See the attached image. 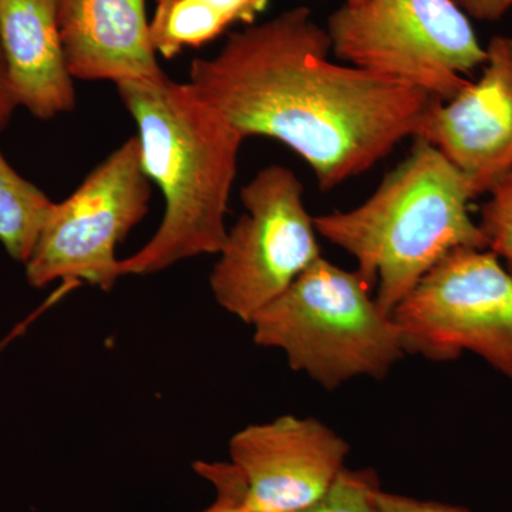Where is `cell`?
I'll return each mask as SVG.
<instances>
[{
  "mask_svg": "<svg viewBox=\"0 0 512 512\" xmlns=\"http://www.w3.org/2000/svg\"><path fill=\"white\" fill-rule=\"evenodd\" d=\"M332 53L441 101L470 83L487 52L454 0H366L329 16Z\"/></svg>",
  "mask_w": 512,
  "mask_h": 512,
  "instance_id": "obj_5",
  "label": "cell"
},
{
  "mask_svg": "<svg viewBox=\"0 0 512 512\" xmlns=\"http://www.w3.org/2000/svg\"><path fill=\"white\" fill-rule=\"evenodd\" d=\"M406 355L431 362L464 352L512 380V275L488 248H460L393 309Z\"/></svg>",
  "mask_w": 512,
  "mask_h": 512,
  "instance_id": "obj_7",
  "label": "cell"
},
{
  "mask_svg": "<svg viewBox=\"0 0 512 512\" xmlns=\"http://www.w3.org/2000/svg\"><path fill=\"white\" fill-rule=\"evenodd\" d=\"M151 180L137 136L124 141L66 198L55 202L25 265L33 288L56 281L109 292L121 278L117 247L150 210Z\"/></svg>",
  "mask_w": 512,
  "mask_h": 512,
  "instance_id": "obj_6",
  "label": "cell"
},
{
  "mask_svg": "<svg viewBox=\"0 0 512 512\" xmlns=\"http://www.w3.org/2000/svg\"><path fill=\"white\" fill-rule=\"evenodd\" d=\"M379 512H471L457 505L437 501L417 500L406 495L386 493L380 488L376 494Z\"/></svg>",
  "mask_w": 512,
  "mask_h": 512,
  "instance_id": "obj_18",
  "label": "cell"
},
{
  "mask_svg": "<svg viewBox=\"0 0 512 512\" xmlns=\"http://www.w3.org/2000/svg\"><path fill=\"white\" fill-rule=\"evenodd\" d=\"M464 175L436 147L416 138L412 153L393 168L372 197L349 211L315 217L319 237L352 255L357 272L392 313L444 256L487 248L471 218Z\"/></svg>",
  "mask_w": 512,
  "mask_h": 512,
  "instance_id": "obj_3",
  "label": "cell"
},
{
  "mask_svg": "<svg viewBox=\"0 0 512 512\" xmlns=\"http://www.w3.org/2000/svg\"><path fill=\"white\" fill-rule=\"evenodd\" d=\"M366 0H345V5L352 6V8H355V6H360L362 3H365Z\"/></svg>",
  "mask_w": 512,
  "mask_h": 512,
  "instance_id": "obj_22",
  "label": "cell"
},
{
  "mask_svg": "<svg viewBox=\"0 0 512 512\" xmlns=\"http://www.w3.org/2000/svg\"><path fill=\"white\" fill-rule=\"evenodd\" d=\"M151 45L165 60L212 42L237 23L254 25L268 0H154Z\"/></svg>",
  "mask_w": 512,
  "mask_h": 512,
  "instance_id": "obj_13",
  "label": "cell"
},
{
  "mask_svg": "<svg viewBox=\"0 0 512 512\" xmlns=\"http://www.w3.org/2000/svg\"><path fill=\"white\" fill-rule=\"evenodd\" d=\"M241 198L245 214L228 229L210 286L218 305L249 325L322 255L303 185L288 167L262 168Z\"/></svg>",
  "mask_w": 512,
  "mask_h": 512,
  "instance_id": "obj_8",
  "label": "cell"
},
{
  "mask_svg": "<svg viewBox=\"0 0 512 512\" xmlns=\"http://www.w3.org/2000/svg\"><path fill=\"white\" fill-rule=\"evenodd\" d=\"M18 110L6 72L5 57H3L2 45H0V131L8 127L13 114Z\"/></svg>",
  "mask_w": 512,
  "mask_h": 512,
  "instance_id": "obj_20",
  "label": "cell"
},
{
  "mask_svg": "<svg viewBox=\"0 0 512 512\" xmlns=\"http://www.w3.org/2000/svg\"><path fill=\"white\" fill-rule=\"evenodd\" d=\"M116 86L137 124L144 171L165 200L156 234L120 259L121 276L157 274L195 256L220 254L245 137L188 82L167 76Z\"/></svg>",
  "mask_w": 512,
  "mask_h": 512,
  "instance_id": "obj_2",
  "label": "cell"
},
{
  "mask_svg": "<svg viewBox=\"0 0 512 512\" xmlns=\"http://www.w3.org/2000/svg\"><path fill=\"white\" fill-rule=\"evenodd\" d=\"M478 82L437 101L419 137L466 178L471 194H490L512 173V37L494 36Z\"/></svg>",
  "mask_w": 512,
  "mask_h": 512,
  "instance_id": "obj_10",
  "label": "cell"
},
{
  "mask_svg": "<svg viewBox=\"0 0 512 512\" xmlns=\"http://www.w3.org/2000/svg\"><path fill=\"white\" fill-rule=\"evenodd\" d=\"M67 66L84 82H160L146 0H56Z\"/></svg>",
  "mask_w": 512,
  "mask_h": 512,
  "instance_id": "obj_11",
  "label": "cell"
},
{
  "mask_svg": "<svg viewBox=\"0 0 512 512\" xmlns=\"http://www.w3.org/2000/svg\"><path fill=\"white\" fill-rule=\"evenodd\" d=\"M194 471L210 481L215 488V500L198 512H258L247 504V487L237 467L229 463L197 461Z\"/></svg>",
  "mask_w": 512,
  "mask_h": 512,
  "instance_id": "obj_17",
  "label": "cell"
},
{
  "mask_svg": "<svg viewBox=\"0 0 512 512\" xmlns=\"http://www.w3.org/2000/svg\"><path fill=\"white\" fill-rule=\"evenodd\" d=\"M53 204L0 150V245L13 261L28 262Z\"/></svg>",
  "mask_w": 512,
  "mask_h": 512,
  "instance_id": "obj_14",
  "label": "cell"
},
{
  "mask_svg": "<svg viewBox=\"0 0 512 512\" xmlns=\"http://www.w3.org/2000/svg\"><path fill=\"white\" fill-rule=\"evenodd\" d=\"M0 45L13 99L39 120L76 107L56 0H0Z\"/></svg>",
  "mask_w": 512,
  "mask_h": 512,
  "instance_id": "obj_12",
  "label": "cell"
},
{
  "mask_svg": "<svg viewBox=\"0 0 512 512\" xmlns=\"http://www.w3.org/2000/svg\"><path fill=\"white\" fill-rule=\"evenodd\" d=\"M249 325L256 345L284 352L295 372L335 390L384 379L406 355L399 326L359 272L316 259Z\"/></svg>",
  "mask_w": 512,
  "mask_h": 512,
  "instance_id": "obj_4",
  "label": "cell"
},
{
  "mask_svg": "<svg viewBox=\"0 0 512 512\" xmlns=\"http://www.w3.org/2000/svg\"><path fill=\"white\" fill-rule=\"evenodd\" d=\"M33 318H29L28 320H25L23 323H19L18 326H16L15 329H12V332L9 333L8 336H5L2 340H0V355H2L3 350L8 348L10 345V342H13L18 336L22 335L23 330H26V326L29 325L30 322H32Z\"/></svg>",
  "mask_w": 512,
  "mask_h": 512,
  "instance_id": "obj_21",
  "label": "cell"
},
{
  "mask_svg": "<svg viewBox=\"0 0 512 512\" xmlns=\"http://www.w3.org/2000/svg\"><path fill=\"white\" fill-rule=\"evenodd\" d=\"M330 53L326 28L295 6L231 33L214 57L192 60L188 83L245 138H274L295 151L329 191L419 137L440 101L332 62Z\"/></svg>",
  "mask_w": 512,
  "mask_h": 512,
  "instance_id": "obj_1",
  "label": "cell"
},
{
  "mask_svg": "<svg viewBox=\"0 0 512 512\" xmlns=\"http://www.w3.org/2000/svg\"><path fill=\"white\" fill-rule=\"evenodd\" d=\"M478 225L487 248L505 262V268L512 275V173L490 192Z\"/></svg>",
  "mask_w": 512,
  "mask_h": 512,
  "instance_id": "obj_16",
  "label": "cell"
},
{
  "mask_svg": "<svg viewBox=\"0 0 512 512\" xmlns=\"http://www.w3.org/2000/svg\"><path fill=\"white\" fill-rule=\"evenodd\" d=\"M228 450L252 510L299 512L329 490L350 446L322 421L286 414L237 431Z\"/></svg>",
  "mask_w": 512,
  "mask_h": 512,
  "instance_id": "obj_9",
  "label": "cell"
},
{
  "mask_svg": "<svg viewBox=\"0 0 512 512\" xmlns=\"http://www.w3.org/2000/svg\"><path fill=\"white\" fill-rule=\"evenodd\" d=\"M379 477L373 468L345 467L316 503L299 512H379Z\"/></svg>",
  "mask_w": 512,
  "mask_h": 512,
  "instance_id": "obj_15",
  "label": "cell"
},
{
  "mask_svg": "<svg viewBox=\"0 0 512 512\" xmlns=\"http://www.w3.org/2000/svg\"><path fill=\"white\" fill-rule=\"evenodd\" d=\"M467 16L483 22H497L512 8V0H454Z\"/></svg>",
  "mask_w": 512,
  "mask_h": 512,
  "instance_id": "obj_19",
  "label": "cell"
}]
</instances>
